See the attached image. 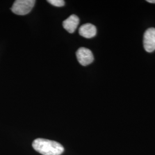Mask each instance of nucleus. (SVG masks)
I'll use <instances>...</instances> for the list:
<instances>
[{"mask_svg":"<svg viewBox=\"0 0 155 155\" xmlns=\"http://www.w3.org/2000/svg\"><path fill=\"white\" fill-rule=\"evenodd\" d=\"M32 147L43 155H61L64 150L63 145L56 141L40 138L33 141Z\"/></svg>","mask_w":155,"mask_h":155,"instance_id":"nucleus-1","label":"nucleus"},{"mask_svg":"<svg viewBox=\"0 0 155 155\" xmlns=\"http://www.w3.org/2000/svg\"><path fill=\"white\" fill-rule=\"evenodd\" d=\"M36 1L34 0H16L11 8L12 11L17 15H25L33 9Z\"/></svg>","mask_w":155,"mask_h":155,"instance_id":"nucleus-2","label":"nucleus"},{"mask_svg":"<svg viewBox=\"0 0 155 155\" xmlns=\"http://www.w3.org/2000/svg\"><path fill=\"white\" fill-rule=\"evenodd\" d=\"M144 49L148 52H152L155 50V28L148 29L144 33L143 39Z\"/></svg>","mask_w":155,"mask_h":155,"instance_id":"nucleus-3","label":"nucleus"},{"mask_svg":"<svg viewBox=\"0 0 155 155\" xmlns=\"http://www.w3.org/2000/svg\"><path fill=\"white\" fill-rule=\"evenodd\" d=\"M79 63L83 66H86L91 64L94 61V56L90 50L82 47L78 50L76 53Z\"/></svg>","mask_w":155,"mask_h":155,"instance_id":"nucleus-4","label":"nucleus"},{"mask_svg":"<svg viewBox=\"0 0 155 155\" xmlns=\"http://www.w3.org/2000/svg\"><path fill=\"white\" fill-rule=\"evenodd\" d=\"M79 23V18L75 15H72L63 22L64 28L69 33H72L75 32Z\"/></svg>","mask_w":155,"mask_h":155,"instance_id":"nucleus-5","label":"nucleus"},{"mask_svg":"<svg viewBox=\"0 0 155 155\" xmlns=\"http://www.w3.org/2000/svg\"><path fill=\"white\" fill-rule=\"evenodd\" d=\"M79 35L87 39L94 37L97 33V28L91 24H85L82 25L79 30Z\"/></svg>","mask_w":155,"mask_h":155,"instance_id":"nucleus-6","label":"nucleus"},{"mask_svg":"<svg viewBox=\"0 0 155 155\" xmlns=\"http://www.w3.org/2000/svg\"><path fill=\"white\" fill-rule=\"evenodd\" d=\"M47 1L52 5L56 7H61L65 4V2L63 0H48Z\"/></svg>","mask_w":155,"mask_h":155,"instance_id":"nucleus-7","label":"nucleus"},{"mask_svg":"<svg viewBox=\"0 0 155 155\" xmlns=\"http://www.w3.org/2000/svg\"><path fill=\"white\" fill-rule=\"evenodd\" d=\"M147 2L150 3H152V4H155V0H147Z\"/></svg>","mask_w":155,"mask_h":155,"instance_id":"nucleus-8","label":"nucleus"}]
</instances>
